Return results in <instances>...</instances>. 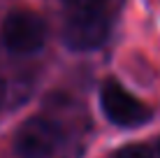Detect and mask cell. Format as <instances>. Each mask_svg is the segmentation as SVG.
Masks as SVG:
<instances>
[{
    "label": "cell",
    "instance_id": "cell-1",
    "mask_svg": "<svg viewBox=\"0 0 160 158\" xmlns=\"http://www.w3.org/2000/svg\"><path fill=\"white\" fill-rule=\"evenodd\" d=\"M63 144V126L49 116H32L14 133V154L19 158H53Z\"/></svg>",
    "mask_w": 160,
    "mask_h": 158
},
{
    "label": "cell",
    "instance_id": "cell-2",
    "mask_svg": "<svg viewBox=\"0 0 160 158\" xmlns=\"http://www.w3.org/2000/svg\"><path fill=\"white\" fill-rule=\"evenodd\" d=\"M49 28L47 21L37 12L30 9H14L2 19L0 26V42L12 54H35L40 51L47 42Z\"/></svg>",
    "mask_w": 160,
    "mask_h": 158
},
{
    "label": "cell",
    "instance_id": "cell-3",
    "mask_svg": "<svg viewBox=\"0 0 160 158\" xmlns=\"http://www.w3.org/2000/svg\"><path fill=\"white\" fill-rule=\"evenodd\" d=\"M100 107L107 121L118 128H137L151 121V110L114 79H107L102 84Z\"/></svg>",
    "mask_w": 160,
    "mask_h": 158
},
{
    "label": "cell",
    "instance_id": "cell-4",
    "mask_svg": "<svg viewBox=\"0 0 160 158\" xmlns=\"http://www.w3.org/2000/svg\"><path fill=\"white\" fill-rule=\"evenodd\" d=\"M109 35V19L100 9L74 12L63 26V42L72 51H93L104 44Z\"/></svg>",
    "mask_w": 160,
    "mask_h": 158
},
{
    "label": "cell",
    "instance_id": "cell-5",
    "mask_svg": "<svg viewBox=\"0 0 160 158\" xmlns=\"http://www.w3.org/2000/svg\"><path fill=\"white\" fill-rule=\"evenodd\" d=\"M114 158H156V156H153V151L144 144H128V146H123V149H118Z\"/></svg>",
    "mask_w": 160,
    "mask_h": 158
},
{
    "label": "cell",
    "instance_id": "cell-6",
    "mask_svg": "<svg viewBox=\"0 0 160 158\" xmlns=\"http://www.w3.org/2000/svg\"><path fill=\"white\" fill-rule=\"evenodd\" d=\"M68 7H72L74 12H81V9H100L104 0H63Z\"/></svg>",
    "mask_w": 160,
    "mask_h": 158
}]
</instances>
